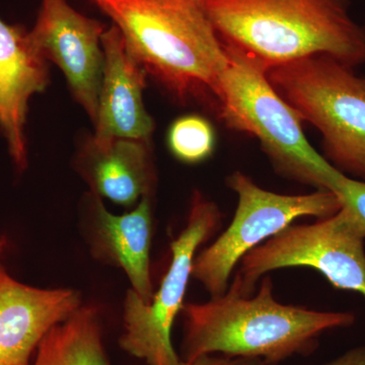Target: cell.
<instances>
[{
	"mask_svg": "<svg viewBox=\"0 0 365 365\" xmlns=\"http://www.w3.org/2000/svg\"><path fill=\"white\" fill-rule=\"evenodd\" d=\"M222 212L200 192L192 196L187 223L170 245L172 262L150 304L134 290L123 302L124 331L119 345L124 351L148 365H184L173 344L175 319L182 313L192 267L201 245L215 234Z\"/></svg>",
	"mask_w": 365,
	"mask_h": 365,
	"instance_id": "obj_7",
	"label": "cell"
},
{
	"mask_svg": "<svg viewBox=\"0 0 365 365\" xmlns=\"http://www.w3.org/2000/svg\"><path fill=\"white\" fill-rule=\"evenodd\" d=\"M7 246V240L6 237L1 235L0 237V256H1L2 253H4V250H6Z\"/></svg>",
	"mask_w": 365,
	"mask_h": 365,
	"instance_id": "obj_20",
	"label": "cell"
},
{
	"mask_svg": "<svg viewBox=\"0 0 365 365\" xmlns=\"http://www.w3.org/2000/svg\"><path fill=\"white\" fill-rule=\"evenodd\" d=\"M182 359L206 355L260 359L279 364L294 355H307L319 336L354 323L351 313L319 312L277 302L266 276L256 294H242L235 284L203 304H185Z\"/></svg>",
	"mask_w": 365,
	"mask_h": 365,
	"instance_id": "obj_1",
	"label": "cell"
},
{
	"mask_svg": "<svg viewBox=\"0 0 365 365\" xmlns=\"http://www.w3.org/2000/svg\"><path fill=\"white\" fill-rule=\"evenodd\" d=\"M227 50V66L213 93L223 122L256 137L281 174L329 191L339 170L307 141L304 120L271 85L267 69L234 48Z\"/></svg>",
	"mask_w": 365,
	"mask_h": 365,
	"instance_id": "obj_4",
	"label": "cell"
},
{
	"mask_svg": "<svg viewBox=\"0 0 365 365\" xmlns=\"http://www.w3.org/2000/svg\"><path fill=\"white\" fill-rule=\"evenodd\" d=\"M281 97L323 137L336 169L365 182V78L324 55L269 69Z\"/></svg>",
	"mask_w": 365,
	"mask_h": 365,
	"instance_id": "obj_5",
	"label": "cell"
},
{
	"mask_svg": "<svg viewBox=\"0 0 365 365\" xmlns=\"http://www.w3.org/2000/svg\"><path fill=\"white\" fill-rule=\"evenodd\" d=\"M329 191L339 199L344 209L365 237V182L352 179L338 170Z\"/></svg>",
	"mask_w": 365,
	"mask_h": 365,
	"instance_id": "obj_17",
	"label": "cell"
},
{
	"mask_svg": "<svg viewBox=\"0 0 365 365\" xmlns=\"http://www.w3.org/2000/svg\"><path fill=\"white\" fill-rule=\"evenodd\" d=\"M88 242L98 261L121 268L130 281L131 289L146 304L153 299L150 246L153 209L150 196H144L130 212H110L102 198L91 194Z\"/></svg>",
	"mask_w": 365,
	"mask_h": 365,
	"instance_id": "obj_13",
	"label": "cell"
},
{
	"mask_svg": "<svg viewBox=\"0 0 365 365\" xmlns=\"http://www.w3.org/2000/svg\"><path fill=\"white\" fill-rule=\"evenodd\" d=\"M81 306L78 290L29 287L0 264V365H32L47 334Z\"/></svg>",
	"mask_w": 365,
	"mask_h": 365,
	"instance_id": "obj_10",
	"label": "cell"
},
{
	"mask_svg": "<svg viewBox=\"0 0 365 365\" xmlns=\"http://www.w3.org/2000/svg\"><path fill=\"white\" fill-rule=\"evenodd\" d=\"M195 1H198L200 2V4H203V2L205 1V0H195Z\"/></svg>",
	"mask_w": 365,
	"mask_h": 365,
	"instance_id": "obj_21",
	"label": "cell"
},
{
	"mask_svg": "<svg viewBox=\"0 0 365 365\" xmlns=\"http://www.w3.org/2000/svg\"><path fill=\"white\" fill-rule=\"evenodd\" d=\"M323 365H365V345L353 348L338 359Z\"/></svg>",
	"mask_w": 365,
	"mask_h": 365,
	"instance_id": "obj_19",
	"label": "cell"
},
{
	"mask_svg": "<svg viewBox=\"0 0 365 365\" xmlns=\"http://www.w3.org/2000/svg\"><path fill=\"white\" fill-rule=\"evenodd\" d=\"M105 31L102 23L78 13L66 0H42L37 21L29 32L41 56L63 72L74 98L93 122L102 83Z\"/></svg>",
	"mask_w": 365,
	"mask_h": 365,
	"instance_id": "obj_9",
	"label": "cell"
},
{
	"mask_svg": "<svg viewBox=\"0 0 365 365\" xmlns=\"http://www.w3.org/2000/svg\"><path fill=\"white\" fill-rule=\"evenodd\" d=\"M184 365H267L260 359H242V357H230L225 355L215 356L206 355L192 361H184Z\"/></svg>",
	"mask_w": 365,
	"mask_h": 365,
	"instance_id": "obj_18",
	"label": "cell"
},
{
	"mask_svg": "<svg viewBox=\"0 0 365 365\" xmlns=\"http://www.w3.org/2000/svg\"><path fill=\"white\" fill-rule=\"evenodd\" d=\"M364 235L344 209L309 225H290L240 262L232 284L253 294L266 274L280 269L307 267L323 274L339 289L365 297Z\"/></svg>",
	"mask_w": 365,
	"mask_h": 365,
	"instance_id": "obj_8",
	"label": "cell"
},
{
	"mask_svg": "<svg viewBox=\"0 0 365 365\" xmlns=\"http://www.w3.org/2000/svg\"><path fill=\"white\" fill-rule=\"evenodd\" d=\"M220 39L265 67L324 55L353 67L365 63V28L350 0H205Z\"/></svg>",
	"mask_w": 365,
	"mask_h": 365,
	"instance_id": "obj_2",
	"label": "cell"
},
{
	"mask_svg": "<svg viewBox=\"0 0 365 365\" xmlns=\"http://www.w3.org/2000/svg\"><path fill=\"white\" fill-rule=\"evenodd\" d=\"M91 193L130 207L155 187V170L145 141L91 137L76 160Z\"/></svg>",
	"mask_w": 365,
	"mask_h": 365,
	"instance_id": "obj_14",
	"label": "cell"
},
{
	"mask_svg": "<svg viewBox=\"0 0 365 365\" xmlns=\"http://www.w3.org/2000/svg\"><path fill=\"white\" fill-rule=\"evenodd\" d=\"M227 186L239 202L230 227L210 246L196 255L192 278L211 297L227 292L235 268L262 242L279 234L297 218L328 217L340 210L339 199L326 190L304 195H283L261 188L247 175L235 172Z\"/></svg>",
	"mask_w": 365,
	"mask_h": 365,
	"instance_id": "obj_6",
	"label": "cell"
},
{
	"mask_svg": "<svg viewBox=\"0 0 365 365\" xmlns=\"http://www.w3.org/2000/svg\"><path fill=\"white\" fill-rule=\"evenodd\" d=\"M49 83L46 60L29 32L0 20V131L16 169L28 167L25 126L29 102Z\"/></svg>",
	"mask_w": 365,
	"mask_h": 365,
	"instance_id": "obj_12",
	"label": "cell"
},
{
	"mask_svg": "<svg viewBox=\"0 0 365 365\" xmlns=\"http://www.w3.org/2000/svg\"><path fill=\"white\" fill-rule=\"evenodd\" d=\"M168 141L178 160L187 163H200L212 153L215 132L207 120L191 115L173 123Z\"/></svg>",
	"mask_w": 365,
	"mask_h": 365,
	"instance_id": "obj_16",
	"label": "cell"
},
{
	"mask_svg": "<svg viewBox=\"0 0 365 365\" xmlns=\"http://www.w3.org/2000/svg\"><path fill=\"white\" fill-rule=\"evenodd\" d=\"M102 48L104 66L93 137L148 143L155 128L143 98L148 73L116 26L105 31Z\"/></svg>",
	"mask_w": 365,
	"mask_h": 365,
	"instance_id": "obj_11",
	"label": "cell"
},
{
	"mask_svg": "<svg viewBox=\"0 0 365 365\" xmlns=\"http://www.w3.org/2000/svg\"><path fill=\"white\" fill-rule=\"evenodd\" d=\"M32 365H113L103 341L101 312L83 304L47 334Z\"/></svg>",
	"mask_w": 365,
	"mask_h": 365,
	"instance_id": "obj_15",
	"label": "cell"
},
{
	"mask_svg": "<svg viewBox=\"0 0 365 365\" xmlns=\"http://www.w3.org/2000/svg\"><path fill=\"white\" fill-rule=\"evenodd\" d=\"M111 19L146 73L180 101L215 93L227 46L195 0H90Z\"/></svg>",
	"mask_w": 365,
	"mask_h": 365,
	"instance_id": "obj_3",
	"label": "cell"
}]
</instances>
